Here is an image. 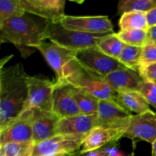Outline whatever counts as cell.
<instances>
[{"instance_id": "cell-34", "label": "cell", "mask_w": 156, "mask_h": 156, "mask_svg": "<svg viewBox=\"0 0 156 156\" xmlns=\"http://www.w3.org/2000/svg\"><path fill=\"white\" fill-rule=\"evenodd\" d=\"M79 152H74V153H69V152H60V153H56V154H53V155H50L49 156H79Z\"/></svg>"}, {"instance_id": "cell-13", "label": "cell", "mask_w": 156, "mask_h": 156, "mask_svg": "<svg viewBox=\"0 0 156 156\" xmlns=\"http://www.w3.org/2000/svg\"><path fill=\"white\" fill-rule=\"evenodd\" d=\"M26 12L47 20L59 23L66 16L65 0H21Z\"/></svg>"}, {"instance_id": "cell-7", "label": "cell", "mask_w": 156, "mask_h": 156, "mask_svg": "<svg viewBox=\"0 0 156 156\" xmlns=\"http://www.w3.org/2000/svg\"><path fill=\"white\" fill-rule=\"evenodd\" d=\"M41 53L47 63L56 73L59 82H63L69 64L75 59L76 51L62 47L53 42L44 41L34 47Z\"/></svg>"}, {"instance_id": "cell-12", "label": "cell", "mask_w": 156, "mask_h": 156, "mask_svg": "<svg viewBox=\"0 0 156 156\" xmlns=\"http://www.w3.org/2000/svg\"><path fill=\"white\" fill-rule=\"evenodd\" d=\"M123 137L139 139L152 143L156 140V112L152 110L133 115Z\"/></svg>"}, {"instance_id": "cell-8", "label": "cell", "mask_w": 156, "mask_h": 156, "mask_svg": "<svg viewBox=\"0 0 156 156\" xmlns=\"http://www.w3.org/2000/svg\"><path fill=\"white\" fill-rule=\"evenodd\" d=\"M133 114L120 105L117 99L99 100L97 126L108 128H127Z\"/></svg>"}, {"instance_id": "cell-26", "label": "cell", "mask_w": 156, "mask_h": 156, "mask_svg": "<svg viewBox=\"0 0 156 156\" xmlns=\"http://www.w3.org/2000/svg\"><path fill=\"white\" fill-rule=\"evenodd\" d=\"M34 143H9L0 146V152L5 156H31Z\"/></svg>"}, {"instance_id": "cell-28", "label": "cell", "mask_w": 156, "mask_h": 156, "mask_svg": "<svg viewBox=\"0 0 156 156\" xmlns=\"http://www.w3.org/2000/svg\"><path fill=\"white\" fill-rule=\"evenodd\" d=\"M139 91L146 98L149 105H152L156 110V80L144 79Z\"/></svg>"}, {"instance_id": "cell-2", "label": "cell", "mask_w": 156, "mask_h": 156, "mask_svg": "<svg viewBox=\"0 0 156 156\" xmlns=\"http://www.w3.org/2000/svg\"><path fill=\"white\" fill-rule=\"evenodd\" d=\"M49 23L27 12L19 18L8 20L0 24L1 42L13 44L22 57H27L34 52V47L44 41Z\"/></svg>"}, {"instance_id": "cell-22", "label": "cell", "mask_w": 156, "mask_h": 156, "mask_svg": "<svg viewBox=\"0 0 156 156\" xmlns=\"http://www.w3.org/2000/svg\"><path fill=\"white\" fill-rule=\"evenodd\" d=\"M119 27L120 30L132 29L148 30L149 26L146 18V13L131 12L123 14L120 15L119 20Z\"/></svg>"}, {"instance_id": "cell-5", "label": "cell", "mask_w": 156, "mask_h": 156, "mask_svg": "<svg viewBox=\"0 0 156 156\" xmlns=\"http://www.w3.org/2000/svg\"><path fill=\"white\" fill-rule=\"evenodd\" d=\"M75 60L85 70L101 77L117 69L126 68L119 60L105 54L97 47L76 51Z\"/></svg>"}, {"instance_id": "cell-4", "label": "cell", "mask_w": 156, "mask_h": 156, "mask_svg": "<svg viewBox=\"0 0 156 156\" xmlns=\"http://www.w3.org/2000/svg\"><path fill=\"white\" fill-rule=\"evenodd\" d=\"M108 34H88L70 30L62 27L60 23L50 22L46 31L45 40H49L50 42L69 50L78 51L90 47H97L99 39Z\"/></svg>"}, {"instance_id": "cell-33", "label": "cell", "mask_w": 156, "mask_h": 156, "mask_svg": "<svg viewBox=\"0 0 156 156\" xmlns=\"http://www.w3.org/2000/svg\"><path fill=\"white\" fill-rule=\"evenodd\" d=\"M149 42L156 41V25L149 29Z\"/></svg>"}, {"instance_id": "cell-25", "label": "cell", "mask_w": 156, "mask_h": 156, "mask_svg": "<svg viewBox=\"0 0 156 156\" xmlns=\"http://www.w3.org/2000/svg\"><path fill=\"white\" fill-rule=\"evenodd\" d=\"M27 13L21 4V0H1L0 1V24L19 18Z\"/></svg>"}, {"instance_id": "cell-29", "label": "cell", "mask_w": 156, "mask_h": 156, "mask_svg": "<svg viewBox=\"0 0 156 156\" xmlns=\"http://www.w3.org/2000/svg\"><path fill=\"white\" fill-rule=\"evenodd\" d=\"M155 62H156V44L155 42H149L142 49L140 66Z\"/></svg>"}, {"instance_id": "cell-14", "label": "cell", "mask_w": 156, "mask_h": 156, "mask_svg": "<svg viewBox=\"0 0 156 156\" xmlns=\"http://www.w3.org/2000/svg\"><path fill=\"white\" fill-rule=\"evenodd\" d=\"M127 128H108L95 126L86 136L81 147V155L91 151L102 149L105 145L115 143L123 137Z\"/></svg>"}, {"instance_id": "cell-1", "label": "cell", "mask_w": 156, "mask_h": 156, "mask_svg": "<svg viewBox=\"0 0 156 156\" xmlns=\"http://www.w3.org/2000/svg\"><path fill=\"white\" fill-rule=\"evenodd\" d=\"M28 75L22 64L1 69L0 72V131L26 111L28 100Z\"/></svg>"}, {"instance_id": "cell-23", "label": "cell", "mask_w": 156, "mask_h": 156, "mask_svg": "<svg viewBox=\"0 0 156 156\" xmlns=\"http://www.w3.org/2000/svg\"><path fill=\"white\" fill-rule=\"evenodd\" d=\"M117 34L125 44L133 47H143L149 42V30L132 29L120 30Z\"/></svg>"}, {"instance_id": "cell-20", "label": "cell", "mask_w": 156, "mask_h": 156, "mask_svg": "<svg viewBox=\"0 0 156 156\" xmlns=\"http://www.w3.org/2000/svg\"><path fill=\"white\" fill-rule=\"evenodd\" d=\"M69 88L72 95L80 110L81 114L87 115H94L97 114L99 99L83 89L76 88L71 85H69Z\"/></svg>"}, {"instance_id": "cell-36", "label": "cell", "mask_w": 156, "mask_h": 156, "mask_svg": "<svg viewBox=\"0 0 156 156\" xmlns=\"http://www.w3.org/2000/svg\"><path fill=\"white\" fill-rule=\"evenodd\" d=\"M12 56H12V55H11V56H9V57H5V59L6 62H7V60H9V58L12 57ZM4 62H5V61H4V60H3V59H2V60H1V67L3 65H4Z\"/></svg>"}, {"instance_id": "cell-16", "label": "cell", "mask_w": 156, "mask_h": 156, "mask_svg": "<svg viewBox=\"0 0 156 156\" xmlns=\"http://www.w3.org/2000/svg\"><path fill=\"white\" fill-rule=\"evenodd\" d=\"M59 118L53 112L33 109V142L34 144L49 140L56 135Z\"/></svg>"}, {"instance_id": "cell-6", "label": "cell", "mask_w": 156, "mask_h": 156, "mask_svg": "<svg viewBox=\"0 0 156 156\" xmlns=\"http://www.w3.org/2000/svg\"><path fill=\"white\" fill-rule=\"evenodd\" d=\"M56 81L48 80L40 76L27 77L28 100L27 108L39 109L41 111L53 112V98Z\"/></svg>"}, {"instance_id": "cell-35", "label": "cell", "mask_w": 156, "mask_h": 156, "mask_svg": "<svg viewBox=\"0 0 156 156\" xmlns=\"http://www.w3.org/2000/svg\"><path fill=\"white\" fill-rule=\"evenodd\" d=\"M152 156H156V140L152 144Z\"/></svg>"}, {"instance_id": "cell-40", "label": "cell", "mask_w": 156, "mask_h": 156, "mask_svg": "<svg viewBox=\"0 0 156 156\" xmlns=\"http://www.w3.org/2000/svg\"><path fill=\"white\" fill-rule=\"evenodd\" d=\"M155 44H156V41H155Z\"/></svg>"}, {"instance_id": "cell-39", "label": "cell", "mask_w": 156, "mask_h": 156, "mask_svg": "<svg viewBox=\"0 0 156 156\" xmlns=\"http://www.w3.org/2000/svg\"><path fill=\"white\" fill-rule=\"evenodd\" d=\"M79 156H82V155H79Z\"/></svg>"}, {"instance_id": "cell-24", "label": "cell", "mask_w": 156, "mask_h": 156, "mask_svg": "<svg viewBox=\"0 0 156 156\" xmlns=\"http://www.w3.org/2000/svg\"><path fill=\"white\" fill-rule=\"evenodd\" d=\"M156 7V0H120L117 5V12L122 15L126 12H145Z\"/></svg>"}, {"instance_id": "cell-3", "label": "cell", "mask_w": 156, "mask_h": 156, "mask_svg": "<svg viewBox=\"0 0 156 156\" xmlns=\"http://www.w3.org/2000/svg\"><path fill=\"white\" fill-rule=\"evenodd\" d=\"M63 82L88 91L99 100L116 99L117 92L105 80L104 77L82 68L76 60L69 66Z\"/></svg>"}, {"instance_id": "cell-30", "label": "cell", "mask_w": 156, "mask_h": 156, "mask_svg": "<svg viewBox=\"0 0 156 156\" xmlns=\"http://www.w3.org/2000/svg\"><path fill=\"white\" fill-rule=\"evenodd\" d=\"M138 73L146 80H156V62L140 66L138 69Z\"/></svg>"}, {"instance_id": "cell-21", "label": "cell", "mask_w": 156, "mask_h": 156, "mask_svg": "<svg viewBox=\"0 0 156 156\" xmlns=\"http://www.w3.org/2000/svg\"><path fill=\"white\" fill-rule=\"evenodd\" d=\"M126 44L118 37L116 33L109 34L99 39L97 48L100 51L114 59L119 60Z\"/></svg>"}, {"instance_id": "cell-19", "label": "cell", "mask_w": 156, "mask_h": 156, "mask_svg": "<svg viewBox=\"0 0 156 156\" xmlns=\"http://www.w3.org/2000/svg\"><path fill=\"white\" fill-rule=\"evenodd\" d=\"M116 99L127 111L136 114H143L151 110L148 101L140 91L117 92Z\"/></svg>"}, {"instance_id": "cell-32", "label": "cell", "mask_w": 156, "mask_h": 156, "mask_svg": "<svg viewBox=\"0 0 156 156\" xmlns=\"http://www.w3.org/2000/svg\"><path fill=\"white\" fill-rule=\"evenodd\" d=\"M83 156H111L107 150L104 149H96V150L91 151L87 153L82 155Z\"/></svg>"}, {"instance_id": "cell-27", "label": "cell", "mask_w": 156, "mask_h": 156, "mask_svg": "<svg viewBox=\"0 0 156 156\" xmlns=\"http://www.w3.org/2000/svg\"><path fill=\"white\" fill-rule=\"evenodd\" d=\"M142 49L143 47H133L126 44L119 58V62L127 68L138 72Z\"/></svg>"}, {"instance_id": "cell-37", "label": "cell", "mask_w": 156, "mask_h": 156, "mask_svg": "<svg viewBox=\"0 0 156 156\" xmlns=\"http://www.w3.org/2000/svg\"><path fill=\"white\" fill-rule=\"evenodd\" d=\"M129 156H136L135 153H134V152H132V153L130 154V155H129Z\"/></svg>"}, {"instance_id": "cell-17", "label": "cell", "mask_w": 156, "mask_h": 156, "mask_svg": "<svg viewBox=\"0 0 156 156\" xmlns=\"http://www.w3.org/2000/svg\"><path fill=\"white\" fill-rule=\"evenodd\" d=\"M104 79L117 93L139 91L144 81L138 72L127 67L112 72Z\"/></svg>"}, {"instance_id": "cell-18", "label": "cell", "mask_w": 156, "mask_h": 156, "mask_svg": "<svg viewBox=\"0 0 156 156\" xmlns=\"http://www.w3.org/2000/svg\"><path fill=\"white\" fill-rule=\"evenodd\" d=\"M97 126V116L80 114L59 119L56 126V135L87 136Z\"/></svg>"}, {"instance_id": "cell-31", "label": "cell", "mask_w": 156, "mask_h": 156, "mask_svg": "<svg viewBox=\"0 0 156 156\" xmlns=\"http://www.w3.org/2000/svg\"><path fill=\"white\" fill-rule=\"evenodd\" d=\"M146 18H147L149 28L156 25V7L146 13Z\"/></svg>"}, {"instance_id": "cell-15", "label": "cell", "mask_w": 156, "mask_h": 156, "mask_svg": "<svg viewBox=\"0 0 156 156\" xmlns=\"http://www.w3.org/2000/svg\"><path fill=\"white\" fill-rule=\"evenodd\" d=\"M53 112L59 119L81 114L70 91L69 85L56 81L53 98Z\"/></svg>"}, {"instance_id": "cell-38", "label": "cell", "mask_w": 156, "mask_h": 156, "mask_svg": "<svg viewBox=\"0 0 156 156\" xmlns=\"http://www.w3.org/2000/svg\"><path fill=\"white\" fill-rule=\"evenodd\" d=\"M0 156H5V155L2 152H0Z\"/></svg>"}, {"instance_id": "cell-11", "label": "cell", "mask_w": 156, "mask_h": 156, "mask_svg": "<svg viewBox=\"0 0 156 156\" xmlns=\"http://www.w3.org/2000/svg\"><path fill=\"white\" fill-rule=\"evenodd\" d=\"M33 109L24 111L18 118L0 131V146L9 143H27L33 141L32 131Z\"/></svg>"}, {"instance_id": "cell-10", "label": "cell", "mask_w": 156, "mask_h": 156, "mask_svg": "<svg viewBox=\"0 0 156 156\" xmlns=\"http://www.w3.org/2000/svg\"><path fill=\"white\" fill-rule=\"evenodd\" d=\"M65 28L88 34H111L114 25L108 16H72L66 15L59 22Z\"/></svg>"}, {"instance_id": "cell-9", "label": "cell", "mask_w": 156, "mask_h": 156, "mask_svg": "<svg viewBox=\"0 0 156 156\" xmlns=\"http://www.w3.org/2000/svg\"><path fill=\"white\" fill-rule=\"evenodd\" d=\"M86 136L56 135L35 144L31 156H49L60 152L74 153L80 151Z\"/></svg>"}]
</instances>
